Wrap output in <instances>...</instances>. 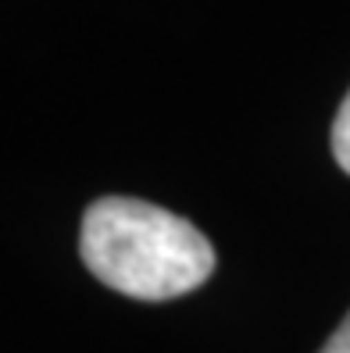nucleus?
<instances>
[{
  "label": "nucleus",
  "mask_w": 350,
  "mask_h": 353,
  "mask_svg": "<svg viewBox=\"0 0 350 353\" xmlns=\"http://www.w3.org/2000/svg\"><path fill=\"white\" fill-rule=\"evenodd\" d=\"M333 157L350 175V93L343 97L340 111H336V121H333Z\"/></svg>",
  "instance_id": "nucleus-2"
},
{
  "label": "nucleus",
  "mask_w": 350,
  "mask_h": 353,
  "mask_svg": "<svg viewBox=\"0 0 350 353\" xmlns=\"http://www.w3.org/2000/svg\"><path fill=\"white\" fill-rule=\"evenodd\" d=\"M318 353H350V314L343 318V325L333 332V336H329V343Z\"/></svg>",
  "instance_id": "nucleus-3"
},
{
  "label": "nucleus",
  "mask_w": 350,
  "mask_h": 353,
  "mask_svg": "<svg viewBox=\"0 0 350 353\" xmlns=\"http://www.w3.org/2000/svg\"><path fill=\"white\" fill-rule=\"evenodd\" d=\"M82 264L133 300H175L215 272L208 236L186 218L136 196H100L82 214Z\"/></svg>",
  "instance_id": "nucleus-1"
}]
</instances>
